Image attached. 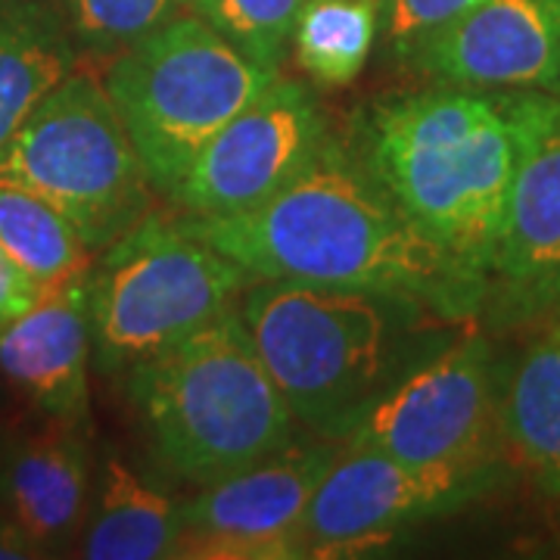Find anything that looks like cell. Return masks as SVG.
Here are the masks:
<instances>
[{
	"label": "cell",
	"instance_id": "obj_17",
	"mask_svg": "<svg viewBox=\"0 0 560 560\" xmlns=\"http://www.w3.org/2000/svg\"><path fill=\"white\" fill-rule=\"evenodd\" d=\"M180 541V508L147 482L119 455L103 460L101 492L81 539L88 560L175 558Z\"/></svg>",
	"mask_w": 560,
	"mask_h": 560
},
{
	"label": "cell",
	"instance_id": "obj_1",
	"mask_svg": "<svg viewBox=\"0 0 560 560\" xmlns=\"http://www.w3.org/2000/svg\"><path fill=\"white\" fill-rule=\"evenodd\" d=\"M175 219L253 278L399 293L442 318L467 315L486 293L405 215L359 138L334 135L296 178L253 209Z\"/></svg>",
	"mask_w": 560,
	"mask_h": 560
},
{
	"label": "cell",
	"instance_id": "obj_15",
	"mask_svg": "<svg viewBox=\"0 0 560 560\" xmlns=\"http://www.w3.org/2000/svg\"><path fill=\"white\" fill-rule=\"evenodd\" d=\"M84 423L44 418L7 452L0 470V499L7 521L35 545L38 555L62 551L79 536L88 514L91 455Z\"/></svg>",
	"mask_w": 560,
	"mask_h": 560
},
{
	"label": "cell",
	"instance_id": "obj_16",
	"mask_svg": "<svg viewBox=\"0 0 560 560\" xmlns=\"http://www.w3.org/2000/svg\"><path fill=\"white\" fill-rule=\"evenodd\" d=\"M79 66V47L54 3L0 0V150Z\"/></svg>",
	"mask_w": 560,
	"mask_h": 560
},
{
	"label": "cell",
	"instance_id": "obj_22",
	"mask_svg": "<svg viewBox=\"0 0 560 560\" xmlns=\"http://www.w3.org/2000/svg\"><path fill=\"white\" fill-rule=\"evenodd\" d=\"M305 0H194L187 10L209 22L249 60L280 72Z\"/></svg>",
	"mask_w": 560,
	"mask_h": 560
},
{
	"label": "cell",
	"instance_id": "obj_7",
	"mask_svg": "<svg viewBox=\"0 0 560 560\" xmlns=\"http://www.w3.org/2000/svg\"><path fill=\"white\" fill-rule=\"evenodd\" d=\"M0 184L54 206L91 253H103L153 209L156 187L103 79L75 69L0 150Z\"/></svg>",
	"mask_w": 560,
	"mask_h": 560
},
{
	"label": "cell",
	"instance_id": "obj_13",
	"mask_svg": "<svg viewBox=\"0 0 560 560\" xmlns=\"http://www.w3.org/2000/svg\"><path fill=\"white\" fill-rule=\"evenodd\" d=\"M408 60L445 84L560 94V0H480Z\"/></svg>",
	"mask_w": 560,
	"mask_h": 560
},
{
	"label": "cell",
	"instance_id": "obj_3",
	"mask_svg": "<svg viewBox=\"0 0 560 560\" xmlns=\"http://www.w3.org/2000/svg\"><path fill=\"white\" fill-rule=\"evenodd\" d=\"M427 312L399 293L305 280L256 278L241 296L243 324L293 418L330 442L433 355L420 352Z\"/></svg>",
	"mask_w": 560,
	"mask_h": 560
},
{
	"label": "cell",
	"instance_id": "obj_9",
	"mask_svg": "<svg viewBox=\"0 0 560 560\" xmlns=\"http://www.w3.org/2000/svg\"><path fill=\"white\" fill-rule=\"evenodd\" d=\"M489 480L482 464H411L342 448L318 482L305 517V558H349L393 541L401 529L474 499Z\"/></svg>",
	"mask_w": 560,
	"mask_h": 560
},
{
	"label": "cell",
	"instance_id": "obj_18",
	"mask_svg": "<svg viewBox=\"0 0 560 560\" xmlns=\"http://www.w3.org/2000/svg\"><path fill=\"white\" fill-rule=\"evenodd\" d=\"M501 423L517 458L560 495V327L521 359L504 393Z\"/></svg>",
	"mask_w": 560,
	"mask_h": 560
},
{
	"label": "cell",
	"instance_id": "obj_19",
	"mask_svg": "<svg viewBox=\"0 0 560 560\" xmlns=\"http://www.w3.org/2000/svg\"><path fill=\"white\" fill-rule=\"evenodd\" d=\"M381 7V0H305L293 32L302 72L324 88L352 84L374 50Z\"/></svg>",
	"mask_w": 560,
	"mask_h": 560
},
{
	"label": "cell",
	"instance_id": "obj_8",
	"mask_svg": "<svg viewBox=\"0 0 560 560\" xmlns=\"http://www.w3.org/2000/svg\"><path fill=\"white\" fill-rule=\"evenodd\" d=\"M492 352L460 337L415 364L342 436V448L411 464H482L492 430Z\"/></svg>",
	"mask_w": 560,
	"mask_h": 560
},
{
	"label": "cell",
	"instance_id": "obj_5",
	"mask_svg": "<svg viewBox=\"0 0 560 560\" xmlns=\"http://www.w3.org/2000/svg\"><path fill=\"white\" fill-rule=\"evenodd\" d=\"M278 75L190 13L106 60L101 79L147 178L168 200L202 147Z\"/></svg>",
	"mask_w": 560,
	"mask_h": 560
},
{
	"label": "cell",
	"instance_id": "obj_24",
	"mask_svg": "<svg viewBox=\"0 0 560 560\" xmlns=\"http://www.w3.org/2000/svg\"><path fill=\"white\" fill-rule=\"evenodd\" d=\"M47 290L50 287L38 283L20 261L0 246V330L16 318H22L28 308H35Z\"/></svg>",
	"mask_w": 560,
	"mask_h": 560
},
{
	"label": "cell",
	"instance_id": "obj_23",
	"mask_svg": "<svg viewBox=\"0 0 560 560\" xmlns=\"http://www.w3.org/2000/svg\"><path fill=\"white\" fill-rule=\"evenodd\" d=\"M480 0H389L386 3V40L393 54L408 57V50L442 25L458 20Z\"/></svg>",
	"mask_w": 560,
	"mask_h": 560
},
{
	"label": "cell",
	"instance_id": "obj_25",
	"mask_svg": "<svg viewBox=\"0 0 560 560\" xmlns=\"http://www.w3.org/2000/svg\"><path fill=\"white\" fill-rule=\"evenodd\" d=\"M190 3H194V0H178V7H190Z\"/></svg>",
	"mask_w": 560,
	"mask_h": 560
},
{
	"label": "cell",
	"instance_id": "obj_11",
	"mask_svg": "<svg viewBox=\"0 0 560 560\" xmlns=\"http://www.w3.org/2000/svg\"><path fill=\"white\" fill-rule=\"evenodd\" d=\"M337 448L283 445L241 474L202 486L180 508L175 558H305V517Z\"/></svg>",
	"mask_w": 560,
	"mask_h": 560
},
{
	"label": "cell",
	"instance_id": "obj_4",
	"mask_svg": "<svg viewBox=\"0 0 560 560\" xmlns=\"http://www.w3.org/2000/svg\"><path fill=\"white\" fill-rule=\"evenodd\" d=\"M128 393L165 470L197 486L241 474L293 442L296 418L241 308L131 368Z\"/></svg>",
	"mask_w": 560,
	"mask_h": 560
},
{
	"label": "cell",
	"instance_id": "obj_6",
	"mask_svg": "<svg viewBox=\"0 0 560 560\" xmlns=\"http://www.w3.org/2000/svg\"><path fill=\"white\" fill-rule=\"evenodd\" d=\"M253 280L175 215L150 212L91 265L88 315L97 368L121 374L156 359L237 308Z\"/></svg>",
	"mask_w": 560,
	"mask_h": 560
},
{
	"label": "cell",
	"instance_id": "obj_12",
	"mask_svg": "<svg viewBox=\"0 0 560 560\" xmlns=\"http://www.w3.org/2000/svg\"><path fill=\"white\" fill-rule=\"evenodd\" d=\"M514 172L489 278L521 305L560 300V94L517 91Z\"/></svg>",
	"mask_w": 560,
	"mask_h": 560
},
{
	"label": "cell",
	"instance_id": "obj_2",
	"mask_svg": "<svg viewBox=\"0 0 560 560\" xmlns=\"http://www.w3.org/2000/svg\"><path fill=\"white\" fill-rule=\"evenodd\" d=\"M359 143L405 215L486 287L517 153L511 94L445 84L386 97Z\"/></svg>",
	"mask_w": 560,
	"mask_h": 560
},
{
	"label": "cell",
	"instance_id": "obj_21",
	"mask_svg": "<svg viewBox=\"0 0 560 560\" xmlns=\"http://www.w3.org/2000/svg\"><path fill=\"white\" fill-rule=\"evenodd\" d=\"M79 54L113 60L178 10V0H54Z\"/></svg>",
	"mask_w": 560,
	"mask_h": 560
},
{
	"label": "cell",
	"instance_id": "obj_14",
	"mask_svg": "<svg viewBox=\"0 0 560 560\" xmlns=\"http://www.w3.org/2000/svg\"><path fill=\"white\" fill-rule=\"evenodd\" d=\"M88 278L91 271H81L50 287L35 308L0 330V374L44 418L84 423L91 411Z\"/></svg>",
	"mask_w": 560,
	"mask_h": 560
},
{
	"label": "cell",
	"instance_id": "obj_20",
	"mask_svg": "<svg viewBox=\"0 0 560 560\" xmlns=\"http://www.w3.org/2000/svg\"><path fill=\"white\" fill-rule=\"evenodd\" d=\"M0 246L44 287L91 271L94 253L54 206L13 184H0Z\"/></svg>",
	"mask_w": 560,
	"mask_h": 560
},
{
	"label": "cell",
	"instance_id": "obj_10",
	"mask_svg": "<svg viewBox=\"0 0 560 560\" xmlns=\"http://www.w3.org/2000/svg\"><path fill=\"white\" fill-rule=\"evenodd\" d=\"M334 138L302 81L275 79L202 147L168 202L184 215H231L271 200Z\"/></svg>",
	"mask_w": 560,
	"mask_h": 560
}]
</instances>
